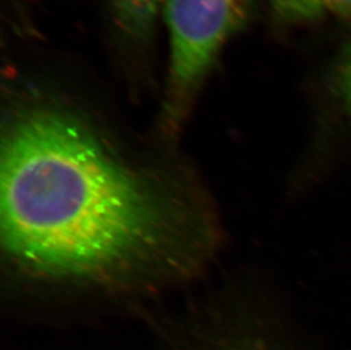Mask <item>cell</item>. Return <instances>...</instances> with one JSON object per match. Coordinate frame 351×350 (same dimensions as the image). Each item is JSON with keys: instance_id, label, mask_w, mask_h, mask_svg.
Returning a JSON list of instances; mask_svg holds the SVG:
<instances>
[{"instance_id": "6", "label": "cell", "mask_w": 351, "mask_h": 350, "mask_svg": "<svg viewBox=\"0 0 351 350\" xmlns=\"http://www.w3.org/2000/svg\"><path fill=\"white\" fill-rule=\"evenodd\" d=\"M330 88L339 108L351 121V43L337 60L330 78Z\"/></svg>"}, {"instance_id": "3", "label": "cell", "mask_w": 351, "mask_h": 350, "mask_svg": "<svg viewBox=\"0 0 351 350\" xmlns=\"http://www.w3.org/2000/svg\"><path fill=\"white\" fill-rule=\"evenodd\" d=\"M245 316H212L164 332L158 350H271L259 327Z\"/></svg>"}, {"instance_id": "1", "label": "cell", "mask_w": 351, "mask_h": 350, "mask_svg": "<svg viewBox=\"0 0 351 350\" xmlns=\"http://www.w3.org/2000/svg\"><path fill=\"white\" fill-rule=\"evenodd\" d=\"M0 178L3 250L38 277L110 284L176 273L204 244L182 192L130 165L60 107L10 119Z\"/></svg>"}, {"instance_id": "2", "label": "cell", "mask_w": 351, "mask_h": 350, "mask_svg": "<svg viewBox=\"0 0 351 350\" xmlns=\"http://www.w3.org/2000/svg\"><path fill=\"white\" fill-rule=\"evenodd\" d=\"M250 0H164L169 34L165 116L182 119L228 40L248 16Z\"/></svg>"}, {"instance_id": "5", "label": "cell", "mask_w": 351, "mask_h": 350, "mask_svg": "<svg viewBox=\"0 0 351 350\" xmlns=\"http://www.w3.org/2000/svg\"><path fill=\"white\" fill-rule=\"evenodd\" d=\"M164 0H110L119 27L129 36L143 38L153 30Z\"/></svg>"}, {"instance_id": "4", "label": "cell", "mask_w": 351, "mask_h": 350, "mask_svg": "<svg viewBox=\"0 0 351 350\" xmlns=\"http://www.w3.org/2000/svg\"><path fill=\"white\" fill-rule=\"evenodd\" d=\"M275 16L287 23L314 22L332 15H351V0H271Z\"/></svg>"}]
</instances>
